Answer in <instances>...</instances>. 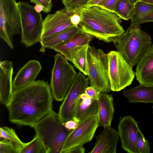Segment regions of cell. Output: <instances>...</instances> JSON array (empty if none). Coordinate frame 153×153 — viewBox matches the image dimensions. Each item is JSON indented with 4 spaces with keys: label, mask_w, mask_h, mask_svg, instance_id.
Listing matches in <instances>:
<instances>
[{
    "label": "cell",
    "mask_w": 153,
    "mask_h": 153,
    "mask_svg": "<svg viewBox=\"0 0 153 153\" xmlns=\"http://www.w3.org/2000/svg\"><path fill=\"white\" fill-rule=\"evenodd\" d=\"M53 97L48 82L44 80L14 90L6 106L9 121L33 127L52 110Z\"/></svg>",
    "instance_id": "1"
},
{
    "label": "cell",
    "mask_w": 153,
    "mask_h": 153,
    "mask_svg": "<svg viewBox=\"0 0 153 153\" xmlns=\"http://www.w3.org/2000/svg\"><path fill=\"white\" fill-rule=\"evenodd\" d=\"M79 26L82 31L99 40L114 42L125 32L121 19L115 13L97 6L85 7L80 12Z\"/></svg>",
    "instance_id": "2"
},
{
    "label": "cell",
    "mask_w": 153,
    "mask_h": 153,
    "mask_svg": "<svg viewBox=\"0 0 153 153\" xmlns=\"http://www.w3.org/2000/svg\"><path fill=\"white\" fill-rule=\"evenodd\" d=\"M63 123L58 114L52 110L33 127L45 153H62L65 142L72 131L68 130Z\"/></svg>",
    "instance_id": "3"
},
{
    "label": "cell",
    "mask_w": 153,
    "mask_h": 153,
    "mask_svg": "<svg viewBox=\"0 0 153 153\" xmlns=\"http://www.w3.org/2000/svg\"><path fill=\"white\" fill-rule=\"evenodd\" d=\"M114 43L117 51L133 67L137 65L152 44V38L141 29L140 25H130Z\"/></svg>",
    "instance_id": "4"
},
{
    "label": "cell",
    "mask_w": 153,
    "mask_h": 153,
    "mask_svg": "<svg viewBox=\"0 0 153 153\" xmlns=\"http://www.w3.org/2000/svg\"><path fill=\"white\" fill-rule=\"evenodd\" d=\"M87 59L90 86L102 93L111 91L108 76L107 54L102 49L89 45Z\"/></svg>",
    "instance_id": "5"
},
{
    "label": "cell",
    "mask_w": 153,
    "mask_h": 153,
    "mask_svg": "<svg viewBox=\"0 0 153 153\" xmlns=\"http://www.w3.org/2000/svg\"><path fill=\"white\" fill-rule=\"evenodd\" d=\"M67 61L61 54L57 53L54 56L51 87L53 97L58 101L65 99L77 74Z\"/></svg>",
    "instance_id": "6"
},
{
    "label": "cell",
    "mask_w": 153,
    "mask_h": 153,
    "mask_svg": "<svg viewBox=\"0 0 153 153\" xmlns=\"http://www.w3.org/2000/svg\"><path fill=\"white\" fill-rule=\"evenodd\" d=\"M21 26V42L29 47L40 42L43 20L41 13L37 12L34 7L27 2H18Z\"/></svg>",
    "instance_id": "7"
},
{
    "label": "cell",
    "mask_w": 153,
    "mask_h": 153,
    "mask_svg": "<svg viewBox=\"0 0 153 153\" xmlns=\"http://www.w3.org/2000/svg\"><path fill=\"white\" fill-rule=\"evenodd\" d=\"M107 54L108 76L111 91H120L131 84L135 72L117 51H111Z\"/></svg>",
    "instance_id": "8"
},
{
    "label": "cell",
    "mask_w": 153,
    "mask_h": 153,
    "mask_svg": "<svg viewBox=\"0 0 153 153\" xmlns=\"http://www.w3.org/2000/svg\"><path fill=\"white\" fill-rule=\"evenodd\" d=\"M21 34L18 2L16 0H0V37L12 49L13 36Z\"/></svg>",
    "instance_id": "9"
},
{
    "label": "cell",
    "mask_w": 153,
    "mask_h": 153,
    "mask_svg": "<svg viewBox=\"0 0 153 153\" xmlns=\"http://www.w3.org/2000/svg\"><path fill=\"white\" fill-rule=\"evenodd\" d=\"M89 79L81 72L77 74L58 113L64 123L73 119L75 109L80 95L88 86Z\"/></svg>",
    "instance_id": "10"
},
{
    "label": "cell",
    "mask_w": 153,
    "mask_h": 153,
    "mask_svg": "<svg viewBox=\"0 0 153 153\" xmlns=\"http://www.w3.org/2000/svg\"><path fill=\"white\" fill-rule=\"evenodd\" d=\"M99 126L98 116H91L80 123L68 135L62 153L76 146H82L91 141Z\"/></svg>",
    "instance_id": "11"
},
{
    "label": "cell",
    "mask_w": 153,
    "mask_h": 153,
    "mask_svg": "<svg viewBox=\"0 0 153 153\" xmlns=\"http://www.w3.org/2000/svg\"><path fill=\"white\" fill-rule=\"evenodd\" d=\"M118 132L122 149L128 153H140L137 144V122L131 116L120 117Z\"/></svg>",
    "instance_id": "12"
},
{
    "label": "cell",
    "mask_w": 153,
    "mask_h": 153,
    "mask_svg": "<svg viewBox=\"0 0 153 153\" xmlns=\"http://www.w3.org/2000/svg\"><path fill=\"white\" fill-rule=\"evenodd\" d=\"M71 14L65 7L54 13L48 14L43 20L41 39L74 25L71 21Z\"/></svg>",
    "instance_id": "13"
},
{
    "label": "cell",
    "mask_w": 153,
    "mask_h": 153,
    "mask_svg": "<svg viewBox=\"0 0 153 153\" xmlns=\"http://www.w3.org/2000/svg\"><path fill=\"white\" fill-rule=\"evenodd\" d=\"M94 37L82 31L68 40L51 48L63 55L68 61L72 62L75 54L82 47L89 45Z\"/></svg>",
    "instance_id": "14"
},
{
    "label": "cell",
    "mask_w": 153,
    "mask_h": 153,
    "mask_svg": "<svg viewBox=\"0 0 153 153\" xmlns=\"http://www.w3.org/2000/svg\"><path fill=\"white\" fill-rule=\"evenodd\" d=\"M96 137L95 145L89 153H116L119 139L118 131L111 126L104 127Z\"/></svg>",
    "instance_id": "15"
},
{
    "label": "cell",
    "mask_w": 153,
    "mask_h": 153,
    "mask_svg": "<svg viewBox=\"0 0 153 153\" xmlns=\"http://www.w3.org/2000/svg\"><path fill=\"white\" fill-rule=\"evenodd\" d=\"M135 72L140 84L153 86V44L147 49L137 64Z\"/></svg>",
    "instance_id": "16"
},
{
    "label": "cell",
    "mask_w": 153,
    "mask_h": 153,
    "mask_svg": "<svg viewBox=\"0 0 153 153\" xmlns=\"http://www.w3.org/2000/svg\"><path fill=\"white\" fill-rule=\"evenodd\" d=\"M13 66L11 61L0 62V100L6 106L9 103L13 91L12 76Z\"/></svg>",
    "instance_id": "17"
},
{
    "label": "cell",
    "mask_w": 153,
    "mask_h": 153,
    "mask_svg": "<svg viewBox=\"0 0 153 153\" xmlns=\"http://www.w3.org/2000/svg\"><path fill=\"white\" fill-rule=\"evenodd\" d=\"M42 68L40 62L31 60L27 62L18 71L13 81V88L18 89L35 81Z\"/></svg>",
    "instance_id": "18"
},
{
    "label": "cell",
    "mask_w": 153,
    "mask_h": 153,
    "mask_svg": "<svg viewBox=\"0 0 153 153\" xmlns=\"http://www.w3.org/2000/svg\"><path fill=\"white\" fill-rule=\"evenodd\" d=\"M98 101L99 126H111L114 112L112 95L101 92Z\"/></svg>",
    "instance_id": "19"
},
{
    "label": "cell",
    "mask_w": 153,
    "mask_h": 153,
    "mask_svg": "<svg viewBox=\"0 0 153 153\" xmlns=\"http://www.w3.org/2000/svg\"><path fill=\"white\" fill-rule=\"evenodd\" d=\"M98 100L89 96L84 99L79 97L76 105L73 119L79 124L86 119L93 116H98Z\"/></svg>",
    "instance_id": "20"
},
{
    "label": "cell",
    "mask_w": 153,
    "mask_h": 153,
    "mask_svg": "<svg viewBox=\"0 0 153 153\" xmlns=\"http://www.w3.org/2000/svg\"><path fill=\"white\" fill-rule=\"evenodd\" d=\"M82 30L79 25H73L62 31L41 39L40 51L44 52L46 48L51 49L55 46L66 41Z\"/></svg>",
    "instance_id": "21"
},
{
    "label": "cell",
    "mask_w": 153,
    "mask_h": 153,
    "mask_svg": "<svg viewBox=\"0 0 153 153\" xmlns=\"http://www.w3.org/2000/svg\"><path fill=\"white\" fill-rule=\"evenodd\" d=\"M123 94L128 99L130 103H153V86L140 84L134 87L125 90Z\"/></svg>",
    "instance_id": "22"
},
{
    "label": "cell",
    "mask_w": 153,
    "mask_h": 153,
    "mask_svg": "<svg viewBox=\"0 0 153 153\" xmlns=\"http://www.w3.org/2000/svg\"><path fill=\"white\" fill-rule=\"evenodd\" d=\"M131 20V25L133 26L153 22V5L141 1L138 2L135 5L134 12Z\"/></svg>",
    "instance_id": "23"
},
{
    "label": "cell",
    "mask_w": 153,
    "mask_h": 153,
    "mask_svg": "<svg viewBox=\"0 0 153 153\" xmlns=\"http://www.w3.org/2000/svg\"><path fill=\"white\" fill-rule=\"evenodd\" d=\"M135 5L130 0H119L114 10V13L121 19H131L134 12Z\"/></svg>",
    "instance_id": "24"
},
{
    "label": "cell",
    "mask_w": 153,
    "mask_h": 153,
    "mask_svg": "<svg viewBox=\"0 0 153 153\" xmlns=\"http://www.w3.org/2000/svg\"><path fill=\"white\" fill-rule=\"evenodd\" d=\"M89 45L85 46L78 51L71 62L74 66L85 76L88 74L87 55Z\"/></svg>",
    "instance_id": "25"
},
{
    "label": "cell",
    "mask_w": 153,
    "mask_h": 153,
    "mask_svg": "<svg viewBox=\"0 0 153 153\" xmlns=\"http://www.w3.org/2000/svg\"><path fill=\"white\" fill-rule=\"evenodd\" d=\"M1 138L5 139L12 142L20 151L25 146L27 143H24L19 138L14 130L12 128L7 127H1L0 128Z\"/></svg>",
    "instance_id": "26"
},
{
    "label": "cell",
    "mask_w": 153,
    "mask_h": 153,
    "mask_svg": "<svg viewBox=\"0 0 153 153\" xmlns=\"http://www.w3.org/2000/svg\"><path fill=\"white\" fill-rule=\"evenodd\" d=\"M91 0H64L62 1L68 12L70 13H79L86 7Z\"/></svg>",
    "instance_id": "27"
},
{
    "label": "cell",
    "mask_w": 153,
    "mask_h": 153,
    "mask_svg": "<svg viewBox=\"0 0 153 153\" xmlns=\"http://www.w3.org/2000/svg\"><path fill=\"white\" fill-rule=\"evenodd\" d=\"M20 153H45V152L39 137L36 135L33 139L22 149Z\"/></svg>",
    "instance_id": "28"
},
{
    "label": "cell",
    "mask_w": 153,
    "mask_h": 153,
    "mask_svg": "<svg viewBox=\"0 0 153 153\" xmlns=\"http://www.w3.org/2000/svg\"><path fill=\"white\" fill-rule=\"evenodd\" d=\"M137 144L140 153H149V143L142 131L139 129L137 131Z\"/></svg>",
    "instance_id": "29"
},
{
    "label": "cell",
    "mask_w": 153,
    "mask_h": 153,
    "mask_svg": "<svg viewBox=\"0 0 153 153\" xmlns=\"http://www.w3.org/2000/svg\"><path fill=\"white\" fill-rule=\"evenodd\" d=\"M0 153H20V151L12 142L2 139L0 142Z\"/></svg>",
    "instance_id": "30"
},
{
    "label": "cell",
    "mask_w": 153,
    "mask_h": 153,
    "mask_svg": "<svg viewBox=\"0 0 153 153\" xmlns=\"http://www.w3.org/2000/svg\"><path fill=\"white\" fill-rule=\"evenodd\" d=\"M119 0H103L97 6L114 13L115 7Z\"/></svg>",
    "instance_id": "31"
},
{
    "label": "cell",
    "mask_w": 153,
    "mask_h": 153,
    "mask_svg": "<svg viewBox=\"0 0 153 153\" xmlns=\"http://www.w3.org/2000/svg\"><path fill=\"white\" fill-rule=\"evenodd\" d=\"M32 3L36 4H40L44 7L43 12L47 13L51 11L53 5L52 3H50L47 0H30Z\"/></svg>",
    "instance_id": "32"
},
{
    "label": "cell",
    "mask_w": 153,
    "mask_h": 153,
    "mask_svg": "<svg viewBox=\"0 0 153 153\" xmlns=\"http://www.w3.org/2000/svg\"><path fill=\"white\" fill-rule=\"evenodd\" d=\"M85 93L92 98L98 100L101 92L92 87L88 86L85 89Z\"/></svg>",
    "instance_id": "33"
},
{
    "label": "cell",
    "mask_w": 153,
    "mask_h": 153,
    "mask_svg": "<svg viewBox=\"0 0 153 153\" xmlns=\"http://www.w3.org/2000/svg\"><path fill=\"white\" fill-rule=\"evenodd\" d=\"M63 125L68 130L72 131L76 128L79 124L74 120L72 119L64 123Z\"/></svg>",
    "instance_id": "34"
},
{
    "label": "cell",
    "mask_w": 153,
    "mask_h": 153,
    "mask_svg": "<svg viewBox=\"0 0 153 153\" xmlns=\"http://www.w3.org/2000/svg\"><path fill=\"white\" fill-rule=\"evenodd\" d=\"M70 19L73 25H78L81 20L80 13H72Z\"/></svg>",
    "instance_id": "35"
},
{
    "label": "cell",
    "mask_w": 153,
    "mask_h": 153,
    "mask_svg": "<svg viewBox=\"0 0 153 153\" xmlns=\"http://www.w3.org/2000/svg\"><path fill=\"white\" fill-rule=\"evenodd\" d=\"M85 149L82 146H76L67 151L65 153H84Z\"/></svg>",
    "instance_id": "36"
},
{
    "label": "cell",
    "mask_w": 153,
    "mask_h": 153,
    "mask_svg": "<svg viewBox=\"0 0 153 153\" xmlns=\"http://www.w3.org/2000/svg\"><path fill=\"white\" fill-rule=\"evenodd\" d=\"M103 0H91L88 4L86 7L94 6H97L98 4Z\"/></svg>",
    "instance_id": "37"
},
{
    "label": "cell",
    "mask_w": 153,
    "mask_h": 153,
    "mask_svg": "<svg viewBox=\"0 0 153 153\" xmlns=\"http://www.w3.org/2000/svg\"><path fill=\"white\" fill-rule=\"evenodd\" d=\"M34 8L35 10L38 13H41L44 10V7L40 4H36L34 6Z\"/></svg>",
    "instance_id": "38"
},
{
    "label": "cell",
    "mask_w": 153,
    "mask_h": 153,
    "mask_svg": "<svg viewBox=\"0 0 153 153\" xmlns=\"http://www.w3.org/2000/svg\"><path fill=\"white\" fill-rule=\"evenodd\" d=\"M142 2L153 5V0H140Z\"/></svg>",
    "instance_id": "39"
},
{
    "label": "cell",
    "mask_w": 153,
    "mask_h": 153,
    "mask_svg": "<svg viewBox=\"0 0 153 153\" xmlns=\"http://www.w3.org/2000/svg\"><path fill=\"white\" fill-rule=\"evenodd\" d=\"M133 4L135 5L137 3L140 1V0H130Z\"/></svg>",
    "instance_id": "40"
},
{
    "label": "cell",
    "mask_w": 153,
    "mask_h": 153,
    "mask_svg": "<svg viewBox=\"0 0 153 153\" xmlns=\"http://www.w3.org/2000/svg\"><path fill=\"white\" fill-rule=\"evenodd\" d=\"M48 2L50 3H51V0H47Z\"/></svg>",
    "instance_id": "41"
},
{
    "label": "cell",
    "mask_w": 153,
    "mask_h": 153,
    "mask_svg": "<svg viewBox=\"0 0 153 153\" xmlns=\"http://www.w3.org/2000/svg\"><path fill=\"white\" fill-rule=\"evenodd\" d=\"M153 109V106H152Z\"/></svg>",
    "instance_id": "42"
},
{
    "label": "cell",
    "mask_w": 153,
    "mask_h": 153,
    "mask_svg": "<svg viewBox=\"0 0 153 153\" xmlns=\"http://www.w3.org/2000/svg\"><path fill=\"white\" fill-rule=\"evenodd\" d=\"M62 0V1H63L64 0Z\"/></svg>",
    "instance_id": "43"
}]
</instances>
